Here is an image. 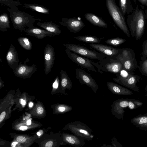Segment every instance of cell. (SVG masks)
<instances>
[{"label":"cell","mask_w":147,"mask_h":147,"mask_svg":"<svg viewBox=\"0 0 147 147\" xmlns=\"http://www.w3.org/2000/svg\"><path fill=\"white\" fill-rule=\"evenodd\" d=\"M146 17L144 11L137 5L133 12L128 15L127 23L130 34L137 40L142 37L144 32Z\"/></svg>","instance_id":"cell-1"},{"label":"cell","mask_w":147,"mask_h":147,"mask_svg":"<svg viewBox=\"0 0 147 147\" xmlns=\"http://www.w3.org/2000/svg\"><path fill=\"white\" fill-rule=\"evenodd\" d=\"M9 17L13 28L20 32L24 31L27 27L34 26V23L41 20L36 18L31 15L19 10L17 6L7 8Z\"/></svg>","instance_id":"cell-2"},{"label":"cell","mask_w":147,"mask_h":147,"mask_svg":"<svg viewBox=\"0 0 147 147\" xmlns=\"http://www.w3.org/2000/svg\"><path fill=\"white\" fill-rule=\"evenodd\" d=\"M143 105L140 101L134 99L121 98L113 102L111 105L112 114L118 119H122L125 113L124 109L128 108L134 109Z\"/></svg>","instance_id":"cell-3"},{"label":"cell","mask_w":147,"mask_h":147,"mask_svg":"<svg viewBox=\"0 0 147 147\" xmlns=\"http://www.w3.org/2000/svg\"><path fill=\"white\" fill-rule=\"evenodd\" d=\"M106 3L109 14L115 24L128 37H130V33L124 16L117 5L115 0H106Z\"/></svg>","instance_id":"cell-4"},{"label":"cell","mask_w":147,"mask_h":147,"mask_svg":"<svg viewBox=\"0 0 147 147\" xmlns=\"http://www.w3.org/2000/svg\"><path fill=\"white\" fill-rule=\"evenodd\" d=\"M91 62L101 74L103 71L118 73L123 68V65L119 60L115 58L108 56L97 62L91 60Z\"/></svg>","instance_id":"cell-5"},{"label":"cell","mask_w":147,"mask_h":147,"mask_svg":"<svg viewBox=\"0 0 147 147\" xmlns=\"http://www.w3.org/2000/svg\"><path fill=\"white\" fill-rule=\"evenodd\" d=\"M113 78L114 81L137 92L139 91L137 83L140 81V76L128 72L123 68Z\"/></svg>","instance_id":"cell-6"},{"label":"cell","mask_w":147,"mask_h":147,"mask_svg":"<svg viewBox=\"0 0 147 147\" xmlns=\"http://www.w3.org/2000/svg\"><path fill=\"white\" fill-rule=\"evenodd\" d=\"M65 129L69 130L73 134L85 140L92 141L94 137L91 129L80 121H75L67 124Z\"/></svg>","instance_id":"cell-7"},{"label":"cell","mask_w":147,"mask_h":147,"mask_svg":"<svg viewBox=\"0 0 147 147\" xmlns=\"http://www.w3.org/2000/svg\"><path fill=\"white\" fill-rule=\"evenodd\" d=\"M115 58L119 60L123 68L129 72L134 73L138 66L135 53L131 49H122L120 53Z\"/></svg>","instance_id":"cell-8"},{"label":"cell","mask_w":147,"mask_h":147,"mask_svg":"<svg viewBox=\"0 0 147 147\" xmlns=\"http://www.w3.org/2000/svg\"><path fill=\"white\" fill-rule=\"evenodd\" d=\"M66 49L87 58L101 60L106 56L100 53L91 50L80 45L71 43L63 44Z\"/></svg>","instance_id":"cell-9"},{"label":"cell","mask_w":147,"mask_h":147,"mask_svg":"<svg viewBox=\"0 0 147 147\" xmlns=\"http://www.w3.org/2000/svg\"><path fill=\"white\" fill-rule=\"evenodd\" d=\"M76 78L81 84H85L90 88L96 94L98 89V84L92 78L90 74L87 73L85 70L80 69H75Z\"/></svg>","instance_id":"cell-10"},{"label":"cell","mask_w":147,"mask_h":147,"mask_svg":"<svg viewBox=\"0 0 147 147\" xmlns=\"http://www.w3.org/2000/svg\"><path fill=\"white\" fill-rule=\"evenodd\" d=\"M65 53L73 62L78 64L83 68L97 72L94 65L91 63V60L85 57H82L66 49Z\"/></svg>","instance_id":"cell-11"},{"label":"cell","mask_w":147,"mask_h":147,"mask_svg":"<svg viewBox=\"0 0 147 147\" xmlns=\"http://www.w3.org/2000/svg\"><path fill=\"white\" fill-rule=\"evenodd\" d=\"M29 61L28 58H27L24 63H20L17 67L13 69V73L16 76L23 78H29L35 72L37 68L34 64H33L31 66L26 65V62Z\"/></svg>","instance_id":"cell-12"},{"label":"cell","mask_w":147,"mask_h":147,"mask_svg":"<svg viewBox=\"0 0 147 147\" xmlns=\"http://www.w3.org/2000/svg\"><path fill=\"white\" fill-rule=\"evenodd\" d=\"M59 23L74 34L80 31L85 26L82 20L75 17L71 18H63Z\"/></svg>","instance_id":"cell-13"},{"label":"cell","mask_w":147,"mask_h":147,"mask_svg":"<svg viewBox=\"0 0 147 147\" xmlns=\"http://www.w3.org/2000/svg\"><path fill=\"white\" fill-rule=\"evenodd\" d=\"M55 53L54 48L51 45L47 44L44 51V70L46 75L51 72L55 61Z\"/></svg>","instance_id":"cell-14"},{"label":"cell","mask_w":147,"mask_h":147,"mask_svg":"<svg viewBox=\"0 0 147 147\" xmlns=\"http://www.w3.org/2000/svg\"><path fill=\"white\" fill-rule=\"evenodd\" d=\"M91 48L103 54L106 56L115 58L121 52L122 49L98 43L90 44Z\"/></svg>","instance_id":"cell-15"},{"label":"cell","mask_w":147,"mask_h":147,"mask_svg":"<svg viewBox=\"0 0 147 147\" xmlns=\"http://www.w3.org/2000/svg\"><path fill=\"white\" fill-rule=\"evenodd\" d=\"M7 62L10 67L14 69L18 67L19 59L18 53L14 46L11 43L6 55Z\"/></svg>","instance_id":"cell-16"},{"label":"cell","mask_w":147,"mask_h":147,"mask_svg":"<svg viewBox=\"0 0 147 147\" xmlns=\"http://www.w3.org/2000/svg\"><path fill=\"white\" fill-rule=\"evenodd\" d=\"M24 31L27 35L35 37L39 39H43L46 36L53 37L55 36L52 32L34 26L26 28Z\"/></svg>","instance_id":"cell-17"},{"label":"cell","mask_w":147,"mask_h":147,"mask_svg":"<svg viewBox=\"0 0 147 147\" xmlns=\"http://www.w3.org/2000/svg\"><path fill=\"white\" fill-rule=\"evenodd\" d=\"M106 85L108 89L114 94L123 96L134 94L132 92L128 89L115 83L107 82L106 83Z\"/></svg>","instance_id":"cell-18"},{"label":"cell","mask_w":147,"mask_h":147,"mask_svg":"<svg viewBox=\"0 0 147 147\" xmlns=\"http://www.w3.org/2000/svg\"><path fill=\"white\" fill-rule=\"evenodd\" d=\"M63 138L67 144L75 147H82L86 144L85 140L73 134H64Z\"/></svg>","instance_id":"cell-19"},{"label":"cell","mask_w":147,"mask_h":147,"mask_svg":"<svg viewBox=\"0 0 147 147\" xmlns=\"http://www.w3.org/2000/svg\"><path fill=\"white\" fill-rule=\"evenodd\" d=\"M131 123L137 128L147 131V114H140L133 118Z\"/></svg>","instance_id":"cell-20"},{"label":"cell","mask_w":147,"mask_h":147,"mask_svg":"<svg viewBox=\"0 0 147 147\" xmlns=\"http://www.w3.org/2000/svg\"><path fill=\"white\" fill-rule=\"evenodd\" d=\"M84 15L86 20L94 26L105 28L108 27L107 24L100 17L90 13H85Z\"/></svg>","instance_id":"cell-21"},{"label":"cell","mask_w":147,"mask_h":147,"mask_svg":"<svg viewBox=\"0 0 147 147\" xmlns=\"http://www.w3.org/2000/svg\"><path fill=\"white\" fill-rule=\"evenodd\" d=\"M36 24L45 30L53 33L55 36L59 35L61 32L59 28V26L54 23L52 21L44 22H39Z\"/></svg>","instance_id":"cell-22"},{"label":"cell","mask_w":147,"mask_h":147,"mask_svg":"<svg viewBox=\"0 0 147 147\" xmlns=\"http://www.w3.org/2000/svg\"><path fill=\"white\" fill-rule=\"evenodd\" d=\"M61 86L62 90L65 91L66 89L71 90L73 84L67 73L66 71L61 69L60 72Z\"/></svg>","instance_id":"cell-23"},{"label":"cell","mask_w":147,"mask_h":147,"mask_svg":"<svg viewBox=\"0 0 147 147\" xmlns=\"http://www.w3.org/2000/svg\"><path fill=\"white\" fill-rule=\"evenodd\" d=\"M119 4L120 10L124 16L133 12L134 9L130 0H119Z\"/></svg>","instance_id":"cell-24"},{"label":"cell","mask_w":147,"mask_h":147,"mask_svg":"<svg viewBox=\"0 0 147 147\" xmlns=\"http://www.w3.org/2000/svg\"><path fill=\"white\" fill-rule=\"evenodd\" d=\"M24 7L26 9L34 10L36 11L45 14L49 13V10L44 6L36 4L24 3Z\"/></svg>","instance_id":"cell-25"},{"label":"cell","mask_w":147,"mask_h":147,"mask_svg":"<svg viewBox=\"0 0 147 147\" xmlns=\"http://www.w3.org/2000/svg\"><path fill=\"white\" fill-rule=\"evenodd\" d=\"M74 38L79 41L90 44L98 43L101 41L100 38L94 36H80Z\"/></svg>","instance_id":"cell-26"},{"label":"cell","mask_w":147,"mask_h":147,"mask_svg":"<svg viewBox=\"0 0 147 147\" xmlns=\"http://www.w3.org/2000/svg\"><path fill=\"white\" fill-rule=\"evenodd\" d=\"M10 22L7 14L5 12L1 14L0 17V30L6 32L10 28Z\"/></svg>","instance_id":"cell-27"},{"label":"cell","mask_w":147,"mask_h":147,"mask_svg":"<svg viewBox=\"0 0 147 147\" xmlns=\"http://www.w3.org/2000/svg\"><path fill=\"white\" fill-rule=\"evenodd\" d=\"M18 41L20 45L25 49L30 51L32 48V44L28 38L25 37H18Z\"/></svg>","instance_id":"cell-28"},{"label":"cell","mask_w":147,"mask_h":147,"mask_svg":"<svg viewBox=\"0 0 147 147\" xmlns=\"http://www.w3.org/2000/svg\"><path fill=\"white\" fill-rule=\"evenodd\" d=\"M126 41L125 39L116 37L107 40L105 41L106 43L115 46H118L125 42Z\"/></svg>","instance_id":"cell-29"},{"label":"cell","mask_w":147,"mask_h":147,"mask_svg":"<svg viewBox=\"0 0 147 147\" xmlns=\"http://www.w3.org/2000/svg\"><path fill=\"white\" fill-rule=\"evenodd\" d=\"M1 4L6 5L9 8L18 6L21 5L20 1L14 0H0Z\"/></svg>","instance_id":"cell-30"},{"label":"cell","mask_w":147,"mask_h":147,"mask_svg":"<svg viewBox=\"0 0 147 147\" xmlns=\"http://www.w3.org/2000/svg\"><path fill=\"white\" fill-rule=\"evenodd\" d=\"M138 67L142 75L147 76V59L143 61H140Z\"/></svg>","instance_id":"cell-31"},{"label":"cell","mask_w":147,"mask_h":147,"mask_svg":"<svg viewBox=\"0 0 147 147\" xmlns=\"http://www.w3.org/2000/svg\"><path fill=\"white\" fill-rule=\"evenodd\" d=\"M142 55L140 61H143L147 59V40L144 41L142 44Z\"/></svg>","instance_id":"cell-32"},{"label":"cell","mask_w":147,"mask_h":147,"mask_svg":"<svg viewBox=\"0 0 147 147\" xmlns=\"http://www.w3.org/2000/svg\"><path fill=\"white\" fill-rule=\"evenodd\" d=\"M111 144L113 147H123L118 141L116 138L114 137H113L112 138Z\"/></svg>","instance_id":"cell-33"},{"label":"cell","mask_w":147,"mask_h":147,"mask_svg":"<svg viewBox=\"0 0 147 147\" xmlns=\"http://www.w3.org/2000/svg\"><path fill=\"white\" fill-rule=\"evenodd\" d=\"M16 140L19 142L23 143L26 141V138L23 136H19L17 137Z\"/></svg>","instance_id":"cell-34"},{"label":"cell","mask_w":147,"mask_h":147,"mask_svg":"<svg viewBox=\"0 0 147 147\" xmlns=\"http://www.w3.org/2000/svg\"><path fill=\"white\" fill-rule=\"evenodd\" d=\"M44 111L43 108L41 107H38L36 110L37 113L39 115L42 114Z\"/></svg>","instance_id":"cell-35"},{"label":"cell","mask_w":147,"mask_h":147,"mask_svg":"<svg viewBox=\"0 0 147 147\" xmlns=\"http://www.w3.org/2000/svg\"><path fill=\"white\" fill-rule=\"evenodd\" d=\"M6 115V113L3 111L1 113L0 116V122H1L5 117Z\"/></svg>","instance_id":"cell-36"},{"label":"cell","mask_w":147,"mask_h":147,"mask_svg":"<svg viewBox=\"0 0 147 147\" xmlns=\"http://www.w3.org/2000/svg\"><path fill=\"white\" fill-rule=\"evenodd\" d=\"M142 5L147 7V0H138Z\"/></svg>","instance_id":"cell-37"},{"label":"cell","mask_w":147,"mask_h":147,"mask_svg":"<svg viewBox=\"0 0 147 147\" xmlns=\"http://www.w3.org/2000/svg\"><path fill=\"white\" fill-rule=\"evenodd\" d=\"M53 142L51 141H49L45 145L46 147H51L52 146Z\"/></svg>","instance_id":"cell-38"},{"label":"cell","mask_w":147,"mask_h":147,"mask_svg":"<svg viewBox=\"0 0 147 147\" xmlns=\"http://www.w3.org/2000/svg\"><path fill=\"white\" fill-rule=\"evenodd\" d=\"M28 127L26 126H21L20 127V129L22 131H25L27 129Z\"/></svg>","instance_id":"cell-39"},{"label":"cell","mask_w":147,"mask_h":147,"mask_svg":"<svg viewBox=\"0 0 147 147\" xmlns=\"http://www.w3.org/2000/svg\"><path fill=\"white\" fill-rule=\"evenodd\" d=\"M20 102L22 105H25L26 104V102L24 100L20 99L19 100Z\"/></svg>","instance_id":"cell-40"},{"label":"cell","mask_w":147,"mask_h":147,"mask_svg":"<svg viewBox=\"0 0 147 147\" xmlns=\"http://www.w3.org/2000/svg\"><path fill=\"white\" fill-rule=\"evenodd\" d=\"M18 143L17 142H14L12 143L11 144V146L12 147H15L16 146V145Z\"/></svg>","instance_id":"cell-41"},{"label":"cell","mask_w":147,"mask_h":147,"mask_svg":"<svg viewBox=\"0 0 147 147\" xmlns=\"http://www.w3.org/2000/svg\"><path fill=\"white\" fill-rule=\"evenodd\" d=\"M31 121L29 119L26 122L27 124L28 125H31Z\"/></svg>","instance_id":"cell-42"},{"label":"cell","mask_w":147,"mask_h":147,"mask_svg":"<svg viewBox=\"0 0 147 147\" xmlns=\"http://www.w3.org/2000/svg\"><path fill=\"white\" fill-rule=\"evenodd\" d=\"M102 147H113V146L112 145H107L106 146L105 144H103V145L102 146Z\"/></svg>","instance_id":"cell-43"},{"label":"cell","mask_w":147,"mask_h":147,"mask_svg":"<svg viewBox=\"0 0 147 147\" xmlns=\"http://www.w3.org/2000/svg\"><path fill=\"white\" fill-rule=\"evenodd\" d=\"M145 13L146 16V19L147 20V9H145Z\"/></svg>","instance_id":"cell-44"},{"label":"cell","mask_w":147,"mask_h":147,"mask_svg":"<svg viewBox=\"0 0 147 147\" xmlns=\"http://www.w3.org/2000/svg\"><path fill=\"white\" fill-rule=\"evenodd\" d=\"M33 104L32 102H30L29 104V106L30 107H31L33 106Z\"/></svg>","instance_id":"cell-45"},{"label":"cell","mask_w":147,"mask_h":147,"mask_svg":"<svg viewBox=\"0 0 147 147\" xmlns=\"http://www.w3.org/2000/svg\"><path fill=\"white\" fill-rule=\"evenodd\" d=\"M144 90L146 94L147 93V85L146 86Z\"/></svg>","instance_id":"cell-46"},{"label":"cell","mask_w":147,"mask_h":147,"mask_svg":"<svg viewBox=\"0 0 147 147\" xmlns=\"http://www.w3.org/2000/svg\"><path fill=\"white\" fill-rule=\"evenodd\" d=\"M36 134L38 136H40V135H41L40 133L38 131V132H37V133H36Z\"/></svg>","instance_id":"cell-47"},{"label":"cell","mask_w":147,"mask_h":147,"mask_svg":"<svg viewBox=\"0 0 147 147\" xmlns=\"http://www.w3.org/2000/svg\"><path fill=\"white\" fill-rule=\"evenodd\" d=\"M146 96H147V93L146 94ZM146 103L147 104V99H146Z\"/></svg>","instance_id":"cell-48"}]
</instances>
